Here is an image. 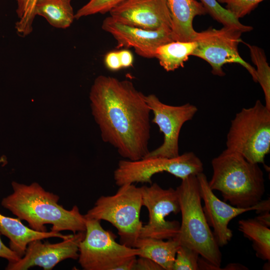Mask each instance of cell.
Masks as SVG:
<instances>
[{
	"label": "cell",
	"instance_id": "cell-16",
	"mask_svg": "<svg viewBox=\"0 0 270 270\" xmlns=\"http://www.w3.org/2000/svg\"><path fill=\"white\" fill-rule=\"evenodd\" d=\"M171 20L172 37L174 41L193 42L197 32L193 20L198 16L207 14L203 4L196 0H166Z\"/></svg>",
	"mask_w": 270,
	"mask_h": 270
},
{
	"label": "cell",
	"instance_id": "cell-15",
	"mask_svg": "<svg viewBox=\"0 0 270 270\" xmlns=\"http://www.w3.org/2000/svg\"><path fill=\"white\" fill-rule=\"evenodd\" d=\"M110 16L122 24L147 30H171L166 0H126L112 9Z\"/></svg>",
	"mask_w": 270,
	"mask_h": 270
},
{
	"label": "cell",
	"instance_id": "cell-5",
	"mask_svg": "<svg viewBox=\"0 0 270 270\" xmlns=\"http://www.w3.org/2000/svg\"><path fill=\"white\" fill-rule=\"evenodd\" d=\"M142 206L140 188L125 184L114 194L100 196L84 216L110 222L117 229L120 244L134 248L143 226L140 220Z\"/></svg>",
	"mask_w": 270,
	"mask_h": 270
},
{
	"label": "cell",
	"instance_id": "cell-19",
	"mask_svg": "<svg viewBox=\"0 0 270 270\" xmlns=\"http://www.w3.org/2000/svg\"><path fill=\"white\" fill-rule=\"evenodd\" d=\"M74 14L71 0H37L35 16L44 17L52 26L66 29L74 22Z\"/></svg>",
	"mask_w": 270,
	"mask_h": 270
},
{
	"label": "cell",
	"instance_id": "cell-29",
	"mask_svg": "<svg viewBox=\"0 0 270 270\" xmlns=\"http://www.w3.org/2000/svg\"><path fill=\"white\" fill-rule=\"evenodd\" d=\"M104 64L106 67L112 71L118 70L122 68L118 51H112L106 54Z\"/></svg>",
	"mask_w": 270,
	"mask_h": 270
},
{
	"label": "cell",
	"instance_id": "cell-28",
	"mask_svg": "<svg viewBox=\"0 0 270 270\" xmlns=\"http://www.w3.org/2000/svg\"><path fill=\"white\" fill-rule=\"evenodd\" d=\"M132 270H164L156 262L146 258L140 257L136 259Z\"/></svg>",
	"mask_w": 270,
	"mask_h": 270
},
{
	"label": "cell",
	"instance_id": "cell-20",
	"mask_svg": "<svg viewBox=\"0 0 270 270\" xmlns=\"http://www.w3.org/2000/svg\"><path fill=\"white\" fill-rule=\"evenodd\" d=\"M196 46L194 41H172L160 46L156 50L154 58L166 71H174L184 66Z\"/></svg>",
	"mask_w": 270,
	"mask_h": 270
},
{
	"label": "cell",
	"instance_id": "cell-21",
	"mask_svg": "<svg viewBox=\"0 0 270 270\" xmlns=\"http://www.w3.org/2000/svg\"><path fill=\"white\" fill-rule=\"evenodd\" d=\"M238 229L244 236L252 242L257 257L270 260V229L254 219L241 220Z\"/></svg>",
	"mask_w": 270,
	"mask_h": 270
},
{
	"label": "cell",
	"instance_id": "cell-32",
	"mask_svg": "<svg viewBox=\"0 0 270 270\" xmlns=\"http://www.w3.org/2000/svg\"><path fill=\"white\" fill-rule=\"evenodd\" d=\"M259 215L254 219L260 224L270 228V210L265 211L258 214Z\"/></svg>",
	"mask_w": 270,
	"mask_h": 270
},
{
	"label": "cell",
	"instance_id": "cell-23",
	"mask_svg": "<svg viewBox=\"0 0 270 270\" xmlns=\"http://www.w3.org/2000/svg\"><path fill=\"white\" fill-rule=\"evenodd\" d=\"M208 13L214 20L224 26L240 30L242 32L252 30L251 26L244 25L224 8L222 6L217 0H200Z\"/></svg>",
	"mask_w": 270,
	"mask_h": 270
},
{
	"label": "cell",
	"instance_id": "cell-17",
	"mask_svg": "<svg viewBox=\"0 0 270 270\" xmlns=\"http://www.w3.org/2000/svg\"><path fill=\"white\" fill-rule=\"evenodd\" d=\"M0 232L10 240V248L20 258L26 252L29 243L37 240L49 238H60L62 240L71 234H63L54 231L38 232L24 226L20 219L0 214Z\"/></svg>",
	"mask_w": 270,
	"mask_h": 270
},
{
	"label": "cell",
	"instance_id": "cell-11",
	"mask_svg": "<svg viewBox=\"0 0 270 270\" xmlns=\"http://www.w3.org/2000/svg\"><path fill=\"white\" fill-rule=\"evenodd\" d=\"M146 100L154 114L152 122L163 134L164 141L159 147L150 151L144 158H172L178 156L180 130L186 122L192 120L198 112L197 107L190 103L178 106L166 104L154 94L146 96Z\"/></svg>",
	"mask_w": 270,
	"mask_h": 270
},
{
	"label": "cell",
	"instance_id": "cell-9",
	"mask_svg": "<svg viewBox=\"0 0 270 270\" xmlns=\"http://www.w3.org/2000/svg\"><path fill=\"white\" fill-rule=\"evenodd\" d=\"M238 29L224 26L220 29L210 28L197 32L194 40L196 46L192 55L200 58L208 63L213 74L222 76L224 64L236 63L244 68L257 82L256 68L244 60L238 51L242 34Z\"/></svg>",
	"mask_w": 270,
	"mask_h": 270
},
{
	"label": "cell",
	"instance_id": "cell-30",
	"mask_svg": "<svg viewBox=\"0 0 270 270\" xmlns=\"http://www.w3.org/2000/svg\"><path fill=\"white\" fill-rule=\"evenodd\" d=\"M0 257L6 259L8 262H15L20 258L10 248L7 247L2 242L0 237Z\"/></svg>",
	"mask_w": 270,
	"mask_h": 270
},
{
	"label": "cell",
	"instance_id": "cell-18",
	"mask_svg": "<svg viewBox=\"0 0 270 270\" xmlns=\"http://www.w3.org/2000/svg\"><path fill=\"white\" fill-rule=\"evenodd\" d=\"M180 246L176 238L164 240L139 238L134 248L139 249V257L148 258L164 270H172L176 251Z\"/></svg>",
	"mask_w": 270,
	"mask_h": 270
},
{
	"label": "cell",
	"instance_id": "cell-31",
	"mask_svg": "<svg viewBox=\"0 0 270 270\" xmlns=\"http://www.w3.org/2000/svg\"><path fill=\"white\" fill-rule=\"evenodd\" d=\"M118 54L122 68L131 66L134 62L132 53L127 50H122L118 51Z\"/></svg>",
	"mask_w": 270,
	"mask_h": 270
},
{
	"label": "cell",
	"instance_id": "cell-26",
	"mask_svg": "<svg viewBox=\"0 0 270 270\" xmlns=\"http://www.w3.org/2000/svg\"><path fill=\"white\" fill-rule=\"evenodd\" d=\"M126 0H90L74 14V18L78 20L97 14H104Z\"/></svg>",
	"mask_w": 270,
	"mask_h": 270
},
{
	"label": "cell",
	"instance_id": "cell-3",
	"mask_svg": "<svg viewBox=\"0 0 270 270\" xmlns=\"http://www.w3.org/2000/svg\"><path fill=\"white\" fill-rule=\"evenodd\" d=\"M213 174L208 181L212 190L220 191L225 202L247 208L262 200L265 192L264 173L258 164L248 161L240 154L224 150L212 160Z\"/></svg>",
	"mask_w": 270,
	"mask_h": 270
},
{
	"label": "cell",
	"instance_id": "cell-13",
	"mask_svg": "<svg viewBox=\"0 0 270 270\" xmlns=\"http://www.w3.org/2000/svg\"><path fill=\"white\" fill-rule=\"evenodd\" d=\"M85 236V232H77L60 242H42L37 240L28 244L24 256L19 260L8 262V270H26L39 266L44 270H50L60 262L68 259H78L79 246Z\"/></svg>",
	"mask_w": 270,
	"mask_h": 270
},
{
	"label": "cell",
	"instance_id": "cell-6",
	"mask_svg": "<svg viewBox=\"0 0 270 270\" xmlns=\"http://www.w3.org/2000/svg\"><path fill=\"white\" fill-rule=\"evenodd\" d=\"M226 146L250 162L264 164L270 151V110L260 100L242 108L231 120Z\"/></svg>",
	"mask_w": 270,
	"mask_h": 270
},
{
	"label": "cell",
	"instance_id": "cell-22",
	"mask_svg": "<svg viewBox=\"0 0 270 270\" xmlns=\"http://www.w3.org/2000/svg\"><path fill=\"white\" fill-rule=\"evenodd\" d=\"M246 44L250 49L252 60L256 67L257 82L264 92L265 106L270 110V67L266 54L264 50L258 46Z\"/></svg>",
	"mask_w": 270,
	"mask_h": 270
},
{
	"label": "cell",
	"instance_id": "cell-27",
	"mask_svg": "<svg viewBox=\"0 0 270 270\" xmlns=\"http://www.w3.org/2000/svg\"><path fill=\"white\" fill-rule=\"evenodd\" d=\"M264 0H217L219 4H224L225 8L238 20L249 14Z\"/></svg>",
	"mask_w": 270,
	"mask_h": 270
},
{
	"label": "cell",
	"instance_id": "cell-1",
	"mask_svg": "<svg viewBox=\"0 0 270 270\" xmlns=\"http://www.w3.org/2000/svg\"><path fill=\"white\" fill-rule=\"evenodd\" d=\"M90 100L104 142L126 160H138L148 154L151 110L146 95L131 81L100 75L91 87Z\"/></svg>",
	"mask_w": 270,
	"mask_h": 270
},
{
	"label": "cell",
	"instance_id": "cell-10",
	"mask_svg": "<svg viewBox=\"0 0 270 270\" xmlns=\"http://www.w3.org/2000/svg\"><path fill=\"white\" fill-rule=\"evenodd\" d=\"M140 188L142 206L148 212V222L142 228L140 238L168 240L176 237L180 224L176 220H166L170 213L180 212L178 193L176 188L164 189L156 183Z\"/></svg>",
	"mask_w": 270,
	"mask_h": 270
},
{
	"label": "cell",
	"instance_id": "cell-14",
	"mask_svg": "<svg viewBox=\"0 0 270 270\" xmlns=\"http://www.w3.org/2000/svg\"><path fill=\"white\" fill-rule=\"evenodd\" d=\"M102 28L114 38L118 48H132L138 55L146 58H154L160 46L174 41L170 28L144 30L118 22L110 16L103 20Z\"/></svg>",
	"mask_w": 270,
	"mask_h": 270
},
{
	"label": "cell",
	"instance_id": "cell-4",
	"mask_svg": "<svg viewBox=\"0 0 270 270\" xmlns=\"http://www.w3.org/2000/svg\"><path fill=\"white\" fill-rule=\"evenodd\" d=\"M176 189L182 222L175 238L180 245L194 250L202 258L220 268L222 254L202 209L196 175L182 180Z\"/></svg>",
	"mask_w": 270,
	"mask_h": 270
},
{
	"label": "cell",
	"instance_id": "cell-24",
	"mask_svg": "<svg viewBox=\"0 0 270 270\" xmlns=\"http://www.w3.org/2000/svg\"><path fill=\"white\" fill-rule=\"evenodd\" d=\"M16 14L18 20L15 24L17 34L24 38L32 31V23L36 17L34 8L37 0H16Z\"/></svg>",
	"mask_w": 270,
	"mask_h": 270
},
{
	"label": "cell",
	"instance_id": "cell-33",
	"mask_svg": "<svg viewBox=\"0 0 270 270\" xmlns=\"http://www.w3.org/2000/svg\"><path fill=\"white\" fill-rule=\"evenodd\" d=\"M225 270H247L244 266L238 264H231L226 266Z\"/></svg>",
	"mask_w": 270,
	"mask_h": 270
},
{
	"label": "cell",
	"instance_id": "cell-2",
	"mask_svg": "<svg viewBox=\"0 0 270 270\" xmlns=\"http://www.w3.org/2000/svg\"><path fill=\"white\" fill-rule=\"evenodd\" d=\"M13 192L3 198L1 204L5 208L36 231L46 232V224L52 225V231L70 230L74 234L85 232L84 215L74 206L70 210L58 204L59 196L45 190L38 183L30 185L12 182Z\"/></svg>",
	"mask_w": 270,
	"mask_h": 270
},
{
	"label": "cell",
	"instance_id": "cell-12",
	"mask_svg": "<svg viewBox=\"0 0 270 270\" xmlns=\"http://www.w3.org/2000/svg\"><path fill=\"white\" fill-rule=\"evenodd\" d=\"M202 208L210 226L213 228V234L220 246L228 244L232 237V232L229 228L230 222L244 212L255 210L257 214L270 210V200H261L256 204L247 208L234 206L220 200L208 185L206 176L202 172L196 175Z\"/></svg>",
	"mask_w": 270,
	"mask_h": 270
},
{
	"label": "cell",
	"instance_id": "cell-25",
	"mask_svg": "<svg viewBox=\"0 0 270 270\" xmlns=\"http://www.w3.org/2000/svg\"><path fill=\"white\" fill-rule=\"evenodd\" d=\"M200 254L188 247L180 245L174 260L172 270H198Z\"/></svg>",
	"mask_w": 270,
	"mask_h": 270
},
{
	"label": "cell",
	"instance_id": "cell-7",
	"mask_svg": "<svg viewBox=\"0 0 270 270\" xmlns=\"http://www.w3.org/2000/svg\"><path fill=\"white\" fill-rule=\"evenodd\" d=\"M100 220L86 219L85 236L79 246L78 263L84 270H132L139 249L119 244Z\"/></svg>",
	"mask_w": 270,
	"mask_h": 270
},
{
	"label": "cell",
	"instance_id": "cell-8",
	"mask_svg": "<svg viewBox=\"0 0 270 270\" xmlns=\"http://www.w3.org/2000/svg\"><path fill=\"white\" fill-rule=\"evenodd\" d=\"M203 164L193 152H186L172 158L147 157L136 160L119 161L114 172L116 184L120 186L134 183L152 184V176L167 172L183 180L202 172Z\"/></svg>",
	"mask_w": 270,
	"mask_h": 270
}]
</instances>
